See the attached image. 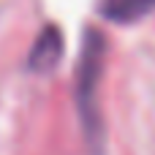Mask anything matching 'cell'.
Masks as SVG:
<instances>
[{"mask_svg":"<svg viewBox=\"0 0 155 155\" xmlns=\"http://www.w3.org/2000/svg\"><path fill=\"white\" fill-rule=\"evenodd\" d=\"M155 8V0H101V14L112 22L128 25L147 16Z\"/></svg>","mask_w":155,"mask_h":155,"instance_id":"1","label":"cell"},{"mask_svg":"<svg viewBox=\"0 0 155 155\" xmlns=\"http://www.w3.org/2000/svg\"><path fill=\"white\" fill-rule=\"evenodd\" d=\"M60 52H63V41H60V33L54 27H46L35 44V52L30 57V65L44 71V68H52L57 60H60Z\"/></svg>","mask_w":155,"mask_h":155,"instance_id":"2","label":"cell"}]
</instances>
